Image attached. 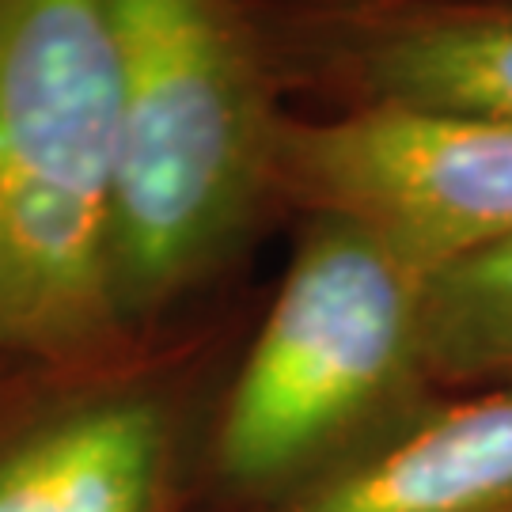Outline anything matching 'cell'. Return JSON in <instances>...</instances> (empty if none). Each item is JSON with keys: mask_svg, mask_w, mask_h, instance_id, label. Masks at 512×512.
Here are the masks:
<instances>
[{"mask_svg": "<svg viewBox=\"0 0 512 512\" xmlns=\"http://www.w3.org/2000/svg\"><path fill=\"white\" fill-rule=\"evenodd\" d=\"M118 84L114 304L122 330L220 274L277 198L293 114L255 0H103Z\"/></svg>", "mask_w": 512, "mask_h": 512, "instance_id": "cell-1", "label": "cell"}, {"mask_svg": "<svg viewBox=\"0 0 512 512\" xmlns=\"http://www.w3.org/2000/svg\"><path fill=\"white\" fill-rule=\"evenodd\" d=\"M118 84L103 0H0V361L114 342Z\"/></svg>", "mask_w": 512, "mask_h": 512, "instance_id": "cell-2", "label": "cell"}, {"mask_svg": "<svg viewBox=\"0 0 512 512\" xmlns=\"http://www.w3.org/2000/svg\"><path fill=\"white\" fill-rule=\"evenodd\" d=\"M421 285L425 270L376 228L304 213L224 403L220 475L293 497L418 414L433 399Z\"/></svg>", "mask_w": 512, "mask_h": 512, "instance_id": "cell-3", "label": "cell"}, {"mask_svg": "<svg viewBox=\"0 0 512 512\" xmlns=\"http://www.w3.org/2000/svg\"><path fill=\"white\" fill-rule=\"evenodd\" d=\"M277 198L376 228L421 270L512 232V129L414 114H289Z\"/></svg>", "mask_w": 512, "mask_h": 512, "instance_id": "cell-4", "label": "cell"}, {"mask_svg": "<svg viewBox=\"0 0 512 512\" xmlns=\"http://www.w3.org/2000/svg\"><path fill=\"white\" fill-rule=\"evenodd\" d=\"M258 12L285 99L512 129V0Z\"/></svg>", "mask_w": 512, "mask_h": 512, "instance_id": "cell-5", "label": "cell"}, {"mask_svg": "<svg viewBox=\"0 0 512 512\" xmlns=\"http://www.w3.org/2000/svg\"><path fill=\"white\" fill-rule=\"evenodd\" d=\"M285 512H512V387L429 399Z\"/></svg>", "mask_w": 512, "mask_h": 512, "instance_id": "cell-6", "label": "cell"}, {"mask_svg": "<svg viewBox=\"0 0 512 512\" xmlns=\"http://www.w3.org/2000/svg\"><path fill=\"white\" fill-rule=\"evenodd\" d=\"M164 456L156 395H95L0 452V512H156Z\"/></svg>", "mask_w": 512, "mask_h": 512, "instance_id": "cell-7", "label": "cell"}, {"mask_svg": "<svg viewBox=\"0 0 512 512\" xmlns=\"http://www.w3.org/2000/svg\"><path fill=\"white\" fill-rule=\"evenodd\" d=\"M421 346L433 387H512V232L425 270Z\"/></svg>", "mask_w": 512, "mask_h": 512, "instance_id": "cell-8", "label": "cell"}, {"mask_svg": "<svg viewBox=\"0 0 512 512\" xmlns=\"http://www.w3.org/2000/svg\"><path fill=\"white\" fill-rule=\"evenodd\" d=\"M270 8H361V4H418V0H258Z\"/></svg>", "mask_w": 512, "mask_h": 512, "instance_id": "cell-9", "label": "cell"}]
</instances>
